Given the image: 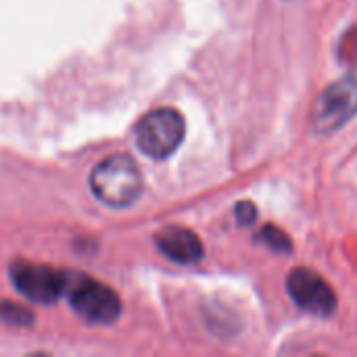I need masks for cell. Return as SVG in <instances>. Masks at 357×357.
<instances>
[{
	"mask_svg": "<svg viewBox=\"0 0 357 357\" xmlns=\"http://www.w3.org/2000/svg\"><path fill=\"white\" fill-rule=\"evenodd\" d=\"M257 241L268 245L272 251L282 253V255H289L293 251V245H291L289 236L280 228H276V226H264L259 230V234H257Z\"/></svg>",
	"mask_w": 357,
	"mask_h": 357,
	"instance_id": "8",
	"label": "cell"
},
{
	"mask_svg": "<svg viewBox=\"0 0 357 357\" xmlns=\"http://www.w3.org/2000/svg\"><path fill=\"white\" fill-rule=\"evenodd\" d=\"M92 195L109 207H130L142 195V174L130 155H111L90 176Z\"/></svg>",
	"mask_w": 357,
	"mask_h": 357,
	"instance_id": "1",
	"label": "cell"
},
{
	"mask_svg": "<svg viewBox=\"0 0 357 357\" xmlns=\"http://www.w3.org/2000/svg\"><path fill=\"white\" fill-rule=\"evenodd\" d=\"M69 303L73 312L90 324H113L121 316V301L113 289L86 276L71 289Z\"/></svg>",
	"mask_w": 357,
	"mask_h": 357,
	"instance_id": "4",
	"label": "cell"
},
{
	"mask_svg": "<svg viewBox=\"0 0 357 357\" xmlns=\"http://www.w3.org/2000/svg\"><path fill=\"white\" fill-rule=\"evenodd\" d=\"M0 320H4L10 326H31L33 324V314L17 303L2 301L0 303Z\"/></svg>",
	"mask_w": 357,
	"mask_h": 357,
	"instance_id": "9",
	"label": "cell"
},
{
	"mask_svg": "<svg viewBox=\"0 0 357 357\" xmlns=\"http://www.w3.org/2000/svg\"><path fill=\"white\" fill-rule=\"evenodd\" d=\"M10 280L23 297L44 305L54 303L67 291V276L54 268L31 261H15L10 266Z\"/></svg>",
	"mask_w": 357,
	"mask_h": 357,
	"instance_id": "5",
	"label": "cell"
},
{
	"mask_svg": "<svg viewBox=\"0 0 357 357\" xmlns=\"http://www.w3.org/2000/svg\"><path fill=\"white\" fill-rule=\"evenodd\" d=\"M287 291L297 307L318 318H331L337 312L335 291L310 268H295L287 278Z\"/></svg>",
	"mask_w": 357,
	"mask_h": 357,
	"instance_id": "6",
	"label": "cell"
},
{
	"mask_svg": "<svg viewBox=\"0 0 357 357\" xmlns=\"http://www.w3.org/2000/svg\"><path fill=\"white\" fill-rule=\"evenodd\" d=\"M155 243L167 259H172L180 266L199 264L205 253L201 238L192 230L180 228V226H167V228L159 230L155 234Z\"/></svg>",
	"mask_w": 357,
	"mask_h": 357,
	"instance_id": "7",
	"label": "cell"
},
{
	"mask_svg": "<svg viewBox=\"0 0 357 357\" xmlns=\"http://www.w3.org/2000/svg\"><path fill=\"white\" fill-rule=\"evenodd\" d=\"M186 123L176 109H155L144 115L136 126V144L151 159H167L178 151L184 140Z\"/></svg>",
	"mask_w": 357,
	"mask_h": 357,
	"instance_id": "2",
	"label": "cell"
},
{
	"mask_svg": "<svg viewBox=\"0 0 357 357\" xmlns=\"http://www.w3.org/2000/svg\"><path fill=\"white\" fill-rule=\"evenodd\" d=\"M236 220L243 226H251L257 220V209L253 203H238L236 205Z\"/></svg>",
	"mask_w": 357,
	"mask_h": 357,
	"instance_id": "10",
	"label": "cell"
},
{
	"mask_svg": "<svg viewBox=\"0 0 357 357\" xmlns=\"http://www.w3.org/2000/svg\"><path fill=\"white\" fill-rule=\"evenodd\" d=\"M357 113V77L347 75L331 84L316 102L312 126L316 134H333Z\"/></svg>",
	"mask_w": 357,
	"mask_h": 357,
	"instance_id": "3",
	"label": "cell"
}]
</instances>
